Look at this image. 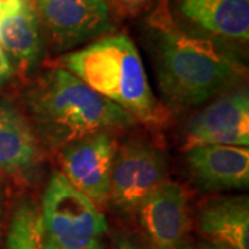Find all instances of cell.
Returning <instances> with one entry per match:
<instances>
[{
    "label": "cell",
    "mask_w": 249,
    "mask_h": 249,
    "mask_svg": "<svg viewBox=\"0 0 249 249\" xmlns=\"http://www.w3.org/2000/svg\"><path fill=\"white\" fill-rule=\"evenodd\" d=\"M157 78L170 108L184 111L201 106L237 85L244 67L209 39L176 27L165 6L151 17Z\"/></svg>",
    "instance_id": "1"
},
{
    "label": "cell",
    "mask_w": 249,
    "mask_h": 249,
    "mask_svg": "<svg viewBox=\"0 0 249 249\" xmlns=\"http://www.w3.org/2000/svg\"><path fill=\"white\" fill-rule=\"evenodd\" d=\"M25 104L37 139L52 150H61L89 134L126 129L137 122L62 67L35 80L27 91Z\"/></svg>",
    "instance_id": "2"
},
{
    "label": "cell",
    "mask_w": 249,
    "mask_h": 249,
    "mask_svg": "<svg viewBox=\"0 0 249 249\" xmlns=\"http://www.w3.org/2000/svg\"><path fill=\"white\" fill-rule=\"evenodd\" d=\"M61 67L136 121L158 126L168 111L155 98L137 47L126 34L108 35L64 55Z\"/></svg>",
    "instance_id": "3"
},
{
    "label": "cell",
    "mask_w": 249,
    "mask_h": 249,
    "mask_svg": "<svg viewBox=\"0 0 249 249\" xmlns=\"http://www.w3.org/2000/svg\"><path fill=\"white\" fill-rule=\"evenodd\" d=\"M40 217L45 238L61 249H104L107 219L61 172H54L46 186Z\"/></svg>",
    "instance_id": "4"
},
{
    "label": "cell",
    "mask_w": 249,
    "mask_h": 249,
    "mask_svg": "<svg viewBox=\"0 0 249 249\" xmlns=\"http://www.w3.org/2000/svg\"><path fill=\"white\" fill-rule=\"evenodd\" d=\"M42 35L58 52L90 42L112 28L107 0H32Z\"/></svg>",
    "instance_id": "5"
},
{
    "label": "cell",
    "mask_w": 249,
    "mask_h": 249,
    "mask_svg": "<svg viewBox=\"0 0 249 249\" xmlns=\"http://www.w3.org/2000/svg\"><path fill=\"white\" fill-rule=\"evenodd\" d=\"M165 154L145 142H132L116 150L109 201L126 212L136 211L168 178Z\"/></svg>",
    "instance_id": "6"
},
{
    "label": "cell",
    "mask_w": 249,
    "mask_h": 249,
    "mask_svg": "<svg viewBox=\"0 0 249 249\" xmlns=\"http://www.w3.org/2000/svg\"><path fill=\"white\" fill-rule=\"evenodd\" d=\"M116 150L109 132L85 136L60 150V172L97 206L107 204Z\"/></svg>",
    "instance_id": "7"
},
{
    "label": "cell",
    "mask_w": 249,
    "mask_h": 249,
    "mask_svg": "<svg viewBox=\"0 0 249 249\" xmlns=\"http://www.w3.org/2000/svg\"><path fill=\"white\" fill-rule=\"evenodd\" d=\"M186 148L198 145L249 147V94L230 90L191 116L184 126Z\"/></svg>",
    "instance_id": "8"
},
{
    "label": "cell",
    "mask_w": 249,
    "mask_h": 249,
    "mask_svg": "<svg viewBox=\"0 0 249 249\" xmlns=\"http://www.w3.org/2000/svg\"><path fill=\"white\" fill-rule=\"evenodd\" d=\"M151 249H187L190 234L184 190L166 180L136 209Z\"/></svg>",
    "instance_id": "9"
},
{
    "label": "cell",
    "mask_w": 249,
    "mask_h": 249,
    "mask_svg": "<svg viewBox=\"0 0 249 249\" xmlns=\"http://www.w3.org/2000/svg\"><path fill=\"white\" fill-rule=\"evenodd\" d=\"M186 163L196 186L206 191L238 190L249 186V150L234 145L187 148Z\"/></svg>",
    "instance_id": "10"
},
{
    "label": "cell",
    "mask_w": 249,
    "mask_h": 249,
    "mask_svg": "<svg viewBox=\"0 0 249 249\" xmlns=\"http://www.w3.org/2000/svg\"><path fill=\"white\" fill-rule=\"evenodd\" d=\"M0 46L19 71H29L39 62L43 35L32 0H0Z\"/></svg>",
    "instance_id": "11"
},
{
    "label": "cell",
    "mask_w": 249,
    "mask_h": 249,
    "mask_svg": "<svg viewBox=\"0 0 249 249\" xmlns=\"http://www.w3.org/2000/svg\"><path fill=\"white\" fill-rule=\"evenodd\" d=\"M40 160L42 151L32 124L17 108L0 101V173L29 176Z\"/></svg>",
    "instance_id": "12"
},
{
    "label": "cell",
    "mask_w": 249,
    "mask_h": 249,
    "mask_svg": "<svg viewBox=\"0 0 249 249\" xmlns=\"http://www.w3.org/2000/svg\"><path fill=\"white\" fill-rule=\"evenodd\" d=\"M183 16L211 35L248 42L249 0H181Z\"/></svg>",
    "instance_id": "13"
},
{
    "label": "cell",
    "mask_w": 249,
    "mask_h": 249,
    "mask_svg": "<svg viewBox=\"0 0 249 249\" xmlns=\"http://www.w3.org/2000/svg\"><path fill=\"white\" fill-rule=\"evenodd\" d=\"M199 230L212 244L229 249H249V201L227 196L211 201L201 209Z\"/></svg>",
    "instance_id": "14"
},
{
    "label": "cell",
    "mask_w": 249,
    "mask_h": 249,
    "mask_svg": "<svg viewBox=\"0 0 249 249\" xmlns=\"http://www.w3.org/2000/svg\"><path fill=\"white\" fill-rule=\"evenodd\" d=\"M43 242L40 211L31 202H21L11 217L6 249H43Z\"/></svg>",
    "instance_id": "15"
},
{
    "label": "cell",
    "mask_w": 249,
    "mask_h": 249,
    "mask_svg": "<svg viewBox=\"0 0 249 249\" xmlns=\"http://www.w3.org/2000/svg\"><path fill=\"white\" fill-rule=\"evenodd\" d=\"M14 76V67L10 62L7 54L4 53L3 47L0 46V83L11 79Z\"/></svg>",
    "instance_id": "16"
},
{
    "label": "cell",
    "mask_w": 249,
    "mask_h": 249,
    "mask_svg": "<svg viewBox=\"0 0 249 249\" xmlns=\"http://www.w3.org/2000/svg\"><path fill=\"white\" fill-rule=\"evenodd\" d=\"M115 249H136L133 244L130 241L127 240H121L118 244H116Z\"/></svg>",
    "instance_id": "17"
},
{
    "label": "cell",
    "mask_w": 249,
    "mask_h": 249,
    "mask_svg": "<svg viewBox=\"0 0 249 249\" xmlns=\"http://www.w3.org/2000/svg\"><path fill=\"white\" fill-rule=\"evenodd\" d=\"M124 4H129V6H140L142 3H145L147 0H121Z\"/></svg>",
    "instance_id": "18"
},
{
    "label": "cell",
    "mask_w": 249,
    "mask_h": 249,
    "mask_svg": "<svg viewBox=\"0 0 249 249\" xmlns=\"http://www.w3.org/2000/svg\"><path fill=\"white\" fill-rule=\"evenodd\" d=\"M199 249H229V248L222 247V245H216V244H206V245H202Z\"/></svg>",
    "instance_id": "19"
},
{
    "label": "cell",
    "mask_w": 249,
    "mask_h": 249,
    "mask_svg": "<svg viewBox=\"0 0 249 249\" xmlns=\"http://www.w3.org/2000/svg\"><path fill=\"white\" fill-rule=\"evenodd\" d=\"M43 249H61L60 247H57L55 244L53 242H50L49 240H46L45 238V242H43Z\"/></svg>",
    "instance_id": "20"
}]
</instances>
